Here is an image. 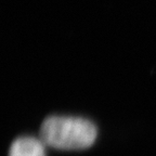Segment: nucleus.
<instances>
[{
  "instance_id": "f257e3e1",
  "label": "nucleus",
  "mask_w": 156,
  "mask_h": 156,
  "mask_svg": "<svg viewBox=\"0 0 156 156\" xmlns=\"http://www.w3.org/2000/svg\"><path fill=\"white\" fill-rule=\"evenodd\" d=\"M97 138V128L80 117L50 116L40 128V139L44 145L58 150H83L91 146Z\"/></svg>"
},
{
  "instance_id": "f03ea898",
  "label": "nucleus",
  "mask_w": 156,
  "mask_h": 156,
  "mask_svg": "<svg viewBox=\"0 0 156 156\" xmlns=\"http://www.w3.org/2000/svg\"><path fill=\"white\" fill-rule=\"evenodd\" d=\"M9 156H46L44 143L41 139L21 136L11 144Z\"/></svg>"
}]
</instances>
